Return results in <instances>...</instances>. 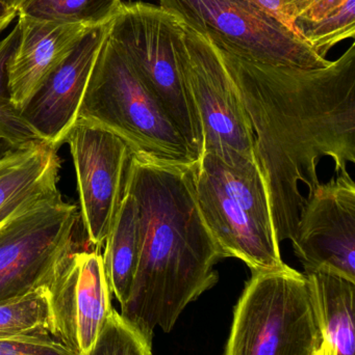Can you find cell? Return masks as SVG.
<instances>
[{"label":"cell","mask_w":355,"mask_h":355,"mask_svg":"<svg viewBox=\"0 0 355 355\" xmlns=\"http://www.w3.org/2000/svg\"><path fill=\"white\" fill-rule=\"evenodd\" d=\"M81 212L62 196L25 207L0 225V300L49 286L75 250Z\"/></svg>","instance_id":"9c48e42d"},{"label":"cell","mask_w":355,"mask_h":355,"mask_svg":"<svg viewBox=\"0 0 355 355\" xmlns=\"http://www.w3.org/2000/svg\"><path fill=\"white\" fill-rule=\"evenodd\" d=\"M122 0H24L17 16L88 28L108 24Z\"/></svg>","instance_id":"d6986e66"},{"label":"cell","mask_w":355,"mask_h":355,"mask_svg":"<svg viewBox=\"0 0 355 355\" xmlns=\"http://www.w3.org/2000/svg\"><path fill=\"white\" fill-rule=\"evenodd\" d=\"M0 355H79L53 336L0 338Z\"/></svg>","instance_id":"603a6c76"},{"label":"cell","mask_w":355,"mask_h":355,"mask_svg":"<svg viewBox=\"0 0 355 355\" xmlns=\"http://www.w3.org/2000/svg\"><path fill=\"white\" fill-rule=\"evenodd\" d=\"M218 50L251 124L281 245L293 239L306 198L321 184V159L331 158L338 175L355 164V45L317 69L258 64Z\"/></svg>","instance_id":"6da1fadb"},{"label":"cell","mask_w":355,"mask_h":355,"mask_svg":"<svg viewBox=\"0 0 355 355\" xmlns=\"http://www.w3.org/2000/svg\"><path fill=\"white\" fill-rule=\"evenodd\" d=\"M291 241L306 275L327 273L355 283V183L349 173L320 184L306 198Z\"/></svg>","instance_id":"8fae6325"},{"label":"cell","mask_w":355,"mask_h":355,"mask_svg":"<svg viewBox=\"0 0 355 355\" xmlns=\"http://www.w3.org/2000/svg\"><path fill=\"white\" fill-rule=\"evenodd\" d=\"M193 184L202 218L223 258L239 259L252 273L285 266L256 162L231 164L204 153L193 164Z\"/></svg>","instance_id":"3957f363"},{"label":"cell","mask_w":355,"mask_h":355,"mask_svg":"<svg viewBox=\"0 0 355 355\" xmlns=\"http://www.w3.org/2000/svg\"><path fill=\"white\" fill-rule=\"evenodd\" d=\"M181 28V21L160 6L122 1L108 23V37L131 62L197 162L204 132L177 60L175 42Z\"/></svg>","instance_id":"8992f818"},{"label":"cell","mask_w":355,"mask_h":355,"mask_svg":"<svg viewBox=\"0 0 355 355\" xmlns=\"http://www.w3.org/2000/svg\"><path fill=\"white\" fill-rule=\"evenodd\" d=\"M327 355H355V283L327 273L308 275Z\"/></svg>","instance_id":"e0dca14e"},{"label":"cell","mask_w":355,"mask_h":355,"mask_svg":"<svg viewBox=\"0 0 355 355\" xmlns=\"http://www.w3.org/2000/svg\"><path fill=\"white\" fill-rule=\"evenodd\" d=\"M77 119L114 133L135 155L176 166L196 162L185 139L108 37V29Z\"/></svg>","instance_id":"277c9868"},{"label":"cell","mask_w":355,"mask_h":355,"mask_svg":"<svg viewBox=\"0 0 355 355\" xmlns=\"http://www.w3.org/2000/svg\"><path fill=\"white\" fill-rule=\"evenodd\" d=\"M48 287L58 339L79 355L85 354L114 309L99 250H73Z\"/></svg>","instance_id":"7c38bea8"},{"label":"cell","mask_w":355,"mask_h":355,"mask_svg":"<svg viewBox=\"0 0 355 355\" xmlns=\"http://www.w3.org/2000/svg\"><path fill=\"white\" fill-rule=\"evenodd\" d=\"M151 348L113 309L91 349L81 355H152Z\"/></svg>","instance_id":"7402d4cb"},{"label":"cell","mask_w":355,"mask_h":355,"mask_svg":"<svg viewBox=\"0 0 355 355\" xmlns=\"http://www.w3.org/2000/svg\"><path fill=\"white\" fill-rule=\"evenodd\" d=\"M19 39L17 23L10 33L0 41V158L18 151L35 141H43L23 120L13 105L8 87L6 66Z\"/></svg>","instance_id":"ffe728a7"},{"label":"cell","mask_w":355,"mask_h":355,"mask_svg":"<svg viewBox=\"0 0 355 355\" xmlns=\"http://www.w3.org/2000/svg\"><path fill=\"white\" fill-rule=\"evenodd\" d=\"M160 6L243 60L300 69L331 64L256 0H160Z\"/></svg>","instance_id":"52a82bcc"},{"label":"cell","mask_w":355,"mask_h":355,"mask_svg":"<svg viewBox=\"0 0 355 355\" xmlns=\"http://www.w3.org/2000/svg\"><path fill=\"white\" fill-rule=\"evenodd\" d=\"M17 17L18 43L8 60L6 76L13 105L21 112L91 28Z\"/></svg>","instance_id":"5bb4252c"},{"label":"cell","mask_w":355,"mask_h":355,"mask_svg":"<svg viewBox=\"0 0 355 355\" xmlns=\"http://www.w3.org/2000/svg\"><path fill=\"white\" fill-rule=\"evenodd\" d=\"M76 173L81 216L88 241L104 245L124 194L131 151L120 137L77 119L66 139Z\"/></svg>","instance_id":"30bf717a"},{"label":"cell","mask_w":355,"mask_h":355,"mask_svg":"<svg viewBox=\"0 0 355 355\" xmlns=\"http://www.w3.org/2000/svg\"><path fill=\"white\" fill-rule=\"evenodd\" d=\"M58 149L35 141L0 158V225L25 207L62 196Z\"/></svg>","instance_id":"9a60e30c"},{"label":"cell","mask_w":355,"mask_h":355,"mask_svg":"<svg viewBox=\"0 0 355 355\" xmlns=\"http://www.w3.org/2000/svg\"><path fill=\"white\" fill-rule=\"evenodd\" d=\"M17 12L0 1V33L14 21Z\"/></svg>","instance_id":"484cf974"},{"label":"cell","mask_w":355,"mask_h":355,"mask_svg":"<svg viewBox=\"0 0 355 355\" xmlns=\"http://www.w3.org/2000/svg\"><path fill=\"white\" fill-rule=\"evenodd\" d=\"M265 10L293 31L294 21L304 14L314 0H256Z\"/></svg>","instance_id":"cb8c5ba5"},{"label":"cell","mask_w":355,"mask_h":355,"mask_svg":"<svg viewBox=\"0 0 355 355\" xmlns=\"http://www.w3.org/2000/svg\"><path fill=\"white\" fill-rule=\"evenodd\" d=\"M315 355H327V354H325L324 346H323V347L321 348L320 352H317V354Z\"/></svg>","instance_id":"83f0119b"},{"label":"cell","mask_w":355,"mask_h":355,"mask_svg":"<svg viewBox=\"0 0 355 355\" xmlns=\"http://www.w3.org/2000/svg\"><path fill=\"white\" fill-rule=\"evenodd\" d=\"M43 335L58 339L49 287L0 300V338Z\"/></svg>","instance_id":"ac0fdd59"},{"label":"cell","mask_w":355,"mask_h":355,"mask_svg":"<svg viewBox=\"0 0 355 355\" xmlns=\"http://www.w3.org/2000/svg\"><path fill=\"white\" fill-rule=\"evenodd\" d=\"M323 343L308 275L287 264L252 273L236 306L224 355H315Z\"/></svg>","instance_id":"5b68a950"},{"label":"cell","mask_w":355,"mask_h":355,"mask_svg":"<svg viewBox=\"0 0 355 355\" xmlns=\"http://www.w3.org/2000/svg\"><path fill=\"white\" fill-rule=\"evenodd\" d=\"M193 164L131 153L127 168L125 189L139 208L141 250L120 315L150 346L156 327L169 333L189 304L216 285L215 266L224 259L196 202Z\"/></svg>","instance_id":"7a4b0ae2"},{"label":"cell","mask_w":355,"mask_h":355,"mask_svg":"<svg viewBox=\"0 0 355 355\" xmlns=\"http://www.w3.org/2000/svg\"><path fill=\"white\" fill-rule=\"evenodd\" d=\"M104 246L102 260L106 279L122 306L131 294L141 250L139 208L135 196L125 188Z\"/></svg>","instance_id":"2e32d148"},{"label":"cell","mask_w":355,"mask_h":355,"mask_svg":"<svg viewBox=\"0 0 355 355\" xmlns=\"http://www.w3.org/2000/svg\"><path fill=\"white\" fill-rule=\"evenodd\" d=\"M108 24L89 29L20 112L23 120L52 147L66 143L106 35Z\"/></svg>","instance_id":"4fadbf2b"},{"label":"cell","mask_w":355,"mask_h":355,"mask_svg":"<svg viewBox=\"0 0 355 355\" xmlns=\"http://www.w3.org/2000/svg\"><path fill=\"white\" fill-rule=\"evenodd\" d=\"M175 50L199 114L202 154H215L231 164L256 162L251 124L218 48L181 22Z\"/></svg>","instance_id":"ba28073f"},{"label":"cell","mask_w":355,"mask_h":355,"mask_svg":"<svg viewBox=\"0 0 355 355\" xmlns=\"http://www.w3.org/2000/svg\"><path fill=\"white\" fill-rule=\"evenodd\" d=\"M346 0H314L308 10L297 19L306 21H319L342 6Z\"/></svg>","instance_id":"d4e9b609"},{"label":"cell","mask_w":355,"mask_h":355,"mask_svg":"<svg viewBox=\"0 0 355 355\" xmlns=\"http://www.w3.org/2000/svg\"><path fill=\"white\" fill-rule=\"evenodd\" d=\"M293 31L321 58H327L333 46L355 35V0H346L319 21L296 19Z\"/></svg>","instance_id":"44dd1931"},{"label":"cell","mask_w":355,"mask_h":355,"mask_svg":"<svg viewBox=\"0 0 355 355\" xmlns=\"http://www.w3.org/2000/svg\"><path fill=\"white\" fill-rule=\"evenodd\" d=\"M0 1H1L2 3L6 4V6H8V8H13V10H15L17 12L19 6H21V3H22L24 0H0Z\"/></svg>","instance_id":"4316f807"}]
</instances>
